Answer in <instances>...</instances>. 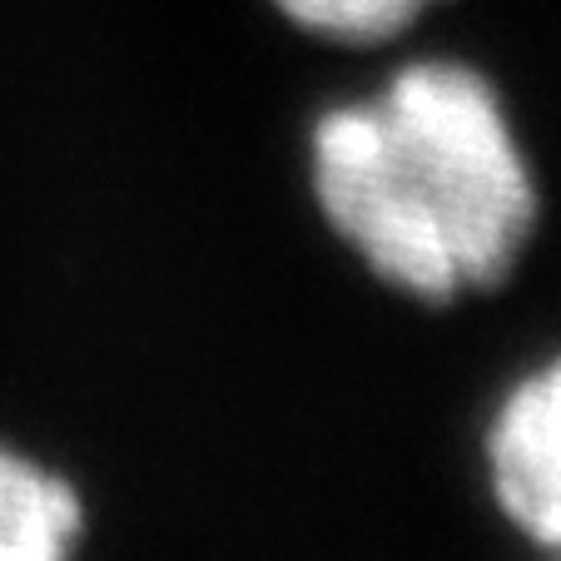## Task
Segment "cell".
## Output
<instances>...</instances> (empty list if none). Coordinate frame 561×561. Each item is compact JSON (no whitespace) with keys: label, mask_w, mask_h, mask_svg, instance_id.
Listing matches in <instances>:
<instances>
[{"label":"cell","mask_w":561,"mask_h":561,"mask_svg":"<svg viewBox=\"0 0 561 561\" xmlns=\"http://www.w3.org/2000/svg\"><path fill=\"white\" fill-rule=\"evenodd\" d=\"M85 507L70 477L0 443V561H75Z\"/></svg>","instance_id":"3957f363"},{"label":"cell","mask_w":561,"mask_h":561,"mask_svg":"<svg viewBox=\"0 0 561 561\" xmlns=\"http://www.w3.org/2000/svg\"><path fill=\"white\" fill-rule=\"evenodd\" d=\"M488 482L522 537L561 551V358L531 368L497 403Z\"/></svg>","instance_id":"7a4b0ae2"},{"label":"cell","mask_w":561,"mask_h":561,"mask_svg":"<svg viewBox=\"0 0 561 561\" xmlns=\"http://www.w3.org/2000/svg\"><path fill=\"white\" fill-rule=\"evenodd\" d=\"M318 214L358 264L417 304L507 284L537 233V174L497 85L467 60H408L318 115Z\"/></svg>","instance_id":"6da1fadb"},{"label":"cell","mask_w":561,"mask_h":561,"mask_svg":"<svg viewBox=\"0 0 561 561\" xmlns=\"http://www.w3.org/2000/svg\"><path fill=\"white\" fill-rule=\"evenodd\" d=\"M437 0H274L288 25L339 45H382L417 25Z\"/></svg>","instance_id":"277c9868"}]
</instances>
